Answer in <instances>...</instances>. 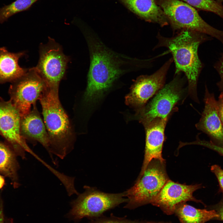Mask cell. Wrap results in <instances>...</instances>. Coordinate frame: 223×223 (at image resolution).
Masks as SVG:
<instances>
[{"instance_id": "1", "label": "cell", "mask_w": 223, "mask_h": 223, "mask_svg": "<svg viewBox=\"0 0 223 223\" xmlns=\"http://www.w3.org/2000/svg\"><path fill=\"white\" fill-rule=\"evenodd\" d=\"M178 32L171 37H164L158 33V42L154 49L160 47L168 49L175 64V74L184 73L188 81V93L195 101L199 102L197 84L203 64L199 58L198 49L201 44L211 40V37L188 29Z\"/></svg>"}, {"instance_id": "2", "label": "cell", "mask_w": 223, "mask_h": 223, "mask_svg": "<svg viewBox=\"0 0 223 223\" xmlns=\"http://www.w3.org/2000/svg\"><path fill=\"white\" fill-rule=\"evenodd\" d=\"M88 42L91 62L84 97L90 104L99 101L124 71L121 61L102 43L89 38Z\"/></svg>"}, {"instance_id": "3", "label": "cell", "mask_w": 223, "mask_h": 223, "mask_svg": "<svg viewBox=\"0 0 223 223\" xmlns=\"http://www.w3.org/2000/svg\"><path fill=\"white\" fill-rule=\"evenodd\" d=\"M50 141V153L63 158L71 150L72 133L58 96V89L47 87L39 98Z\"/></svg>"}, {"instance_id": "4", "label": "cell", "mask_w": 223, "mask_h": 223, "mask_svg": "<svg viewBox=\"0 0 223 223\" xmlns=\"http://www.w3.org/2000/svg\"><path fill=\"white\" fill-rule=\"evenodd\" d=\"M180 73L175 74L171 81L164 85L143 107L136 110L135 119L143 125L155 119L169 118L177 109L175 107L183 101L188 92L187 87H184V78L181 77Z\"/></svg>"}, {"instance_id": "5", "label": "cell", "mask_w": 223, "mask_h": 223, "mask_svg": "<svg viewBox=\"0 0 223 223\" xmlns=\"http://www.w3.org/2000/svg\"><path fill=\"white\" fill-rule=\"evenodd\" d=\"M155 1L174 31L188 29L200 32L216 38L223 45V31L205 22L193 7L179 0Z\"/></svg>"}, {"instance_id": "6", "label": "cell", "mask_w": 223, "mask_h": 223, "mask_svg": "<svg viewBox=\"0 0 223 223\" xmlns=\"http://www.w3.org/2000/svg\"><path fill=\"white\" fill-rule=\"evenodd\" d=\"M168 180L165 161L152 160L141 178L125 192L128 201L124 208L133 209L151 203Z\"/></svg>"}, {"instance_id": "7", "label": "cell", "mask_w": 223, "mask_h": 223, "mask_svg": "<svg viewBox=\"0 0 223 223\" xmlns=\"http://www.w3.org/2000/svg\"><path fill=\"white\" fill-rule=\"evenodd\" d=\"M85 188L83 193L71 202V208L67 214L76 221L84 217L91 220L98 218L107 211L128 201L125 192L111 194L87 186Z\"/></svg>"}, {"instance_id": "8", "label": "cell", "mask_w": 223, "mask_h": 223, "mask_svg": "<svg viewBox=\"0 0 223 223\" xmlns=\"http://www.w3.org/2000/svg\"><path fill=\"white\" fill-rule=\"evenodd\" d=\"M40 57L36 71L45 83L47 87L58 89L63 77L69 60L63 53L60 46L49 38V42L41 45Z\"/></svg>"}, {"instance_id": "9", "label": "cell", "mask_w": 223, "mask_h": 223, "mask_svg": "<svg viewBox=\"0 0 223 223\" xmlns=\"http://www.w3.org/2000/svg\"><path fill=\"white\" fill-rule=\"evenodd\" d=\"M10 89L12 103L18 111L21 119L30 112L31 105L39 98L47 87L34 67L14 81Z\"/></svg>"}, {"instance_id": "10", "label": "cell", "mask_w": 223, "mask_h": 223, "mask_svg": "<svg viewBox=\"0 0 223 223\" xmlns=\"http://www.w3.org/2000/svg\"><path fill=\"white\" fill-rule=\"evenodd\" d=\"M173 61L172 58L153 74L139 77L125 97L126 104L137 110L143 107L164 86L168 71Z\"/></svg>"}, {"instance_id": "11", "label": "cell", "mask_w": 223, "mask_h": 223, "mask_svg": "<svg viewBox=\"0 0 223 223\" xmlns=\"http://www.w3.org/2000/svg\"><path fill=\"white\" fill-rule=\"evenodd\" d=\"M21 118L10 100L0 101V133L10 144L17 155L24 158L25 151L30 150L22 135Z\"/></svg>"}, {"instance_id": "12", "label": "cell", "mask_w": 223, "mask_h": 223, "mask_svg": "<svg viewBox=\"0 0 223 223\" xmlns=\"http://www.w3.org/2000/svg\"><path fill=\"white\" fill-rule=\"evenodd\" d=\"M201 184L186 185L168 180L151 202L153 205L159 207L168 215L174 213L176 207L187 201L203 202L193 195L194 191L201 188Z\"/></svg>"}, {"instance_id": "13", "label": "cell", "mask_w": 223, "mask_h": 223, "mask_svg": "<svg viewBox=\"0 0 223 223\" xmlns=\"http://www.w3.org/2000/svg\"><path fill=\"white\" fill-rule=\"evenodd\" d=\"M204 108L196 128L210 137L214 144L223 147V125L219 116L217 101L205 86Z\"/></svg>"}, {"instance_id": "14", "label": "cell", "mask_w": 223, "mask_h": 223, "mask_svg": "<svg viewBox=\"0 0 223 223\" xmlns=\"http://www.w3.org/2000/svg\"><path fill=\"white\" fill-rule=\"evenodd\" d=\"M169 118L155 119L143 125L146 133L145 154L141 170L137 180L141 178L152 160L165 161L162 152L165 139L164 130Z\"/></svg>"}, {"instance_id": "15", "label": "cell", "mask_w": 223, "mask_h": 223, "mask_svg": "<svg viewBox=\"0 0 223 223\" xmlns=\"http://www.w3.org/2000/svg\"><path fill=\"white\" fill-rule=\"evenodd\" d=\"M21 134L29 139L37 141L42 145L50 153V139L45 125L35 110L21 119Z\"/></svg>"}, {"instance_id": "16", "label": "cell", "mask_w": 223, "mask_h": 223, "mask_svg": "<svg viewBox=\"0 0 223 223\" xmlns=\"http://www.w3.org/2000/svg\"><path fill=\"white\" fill-rule=\"evenodd\" d=\"M133 12L149 22L161 27L168 24V20L155 0H121Z\"/></svg>"}, {"instance_id": "17", "label": "cell", "mask_w": 223, "mask_h": 223, "mask_svg": "<svg viewBox=\"0 0 223 223\" xmlns=\"http://www.w3.org/2000/svg\"><path fill=\"white\" fill-rule=\"evenodd\" d=\"M24 55V52L12 53L5 47L0 48V83L14 81L26 73L28 69L18 63L19 59Z\"/></svg>"}, {"instance_id": "18", "label": "cell", "mask_w": 223, "mask_h": 223, "mask_svg": "<svg viewBox=\"0 0 223 223\" xmlns=\"http://www.w3.org/2000/svg\"><path fill=\"white\" fill-rule=\"evenodd\" d=\"M174 213L181 223H205L218 217L214 210L198 209L186 203L178 205Z\"/></svg>"}, {"instance_id": "19", "label": "cell", "mask_w": 223, "mask_h": 223, "mask_svg": "<svg viewBox=\"0 0 223 223\" xmlns=\"http://www.w3.org/2000/svg\"><path fill=\"white\" fill-rule=\"evenodd\" d=\"M16 154L11 147L0 142V173L8 177L15 188L19 186Z\"/></svg>"}, {"instance_id": "20", "label": "cell", "mask_w": 223, "mask_h": 223, "mask_svg": "<svg viewBox=\"0 0 223 223\" xmlns=\"http://www.w3.org/2000/svg\"><path fill=\"white\" fill-rule=\"evenodd\" d=\"M38 0H16L0 8V23H2L14 15L29 9Z\"/></svg>"}, {"instance_id": "21", "label": "cell", "mask_w": 223, "mask_h": 223, "mask_svg": "<svg viewBox=\"0 0 223 223\" xmlns=\"http://www.w3.org/2000/svg\"><path fill=\"white\" fill-rule=\"evenodd\" d=\"M199 10L211 12L223 19V5L214 0H182Z\"/></svg>"}, {"instance_id": "22", "label": "cell", "mask_w": 223, "mask_h": 223, "mask_svg": "<svg viewBox=\"0 0 223 223\" xmlns=\"http://www.w3.org/2000/svg\"><path fill=\"white\" fill-rule=\"evenodd\" d=\"M90 223H142L137 221L129 220L125 217H118L112 214L109 217L102 216L92 220Z\"/></svg>"}, {"instance_id": "23", "label": "cell", "mask_w": 223, "mask_h": 223, "mask_svg": "<svg viewBox=\"0 0 223 223\" xmlns=\"http://www.w3.org/2000/svg\"><path fill=\"white\" fill-rule=\"evenodd\" d=\"M214 68L219 73L220 80L217 83V85L221 92H223V53L218 61L216 63Z\"/></svg>"}, {"instance_id": "24", "label": "cell", "mask_w": 223, "mask_h": 223, "mask_svg": "<svg viewBox=\"0 0 223 223\" xmlns=\"http://www.w3.org/2000/svg\"><path fill=\"white\" fill-rule=\"evenodd\" d=\"M211 170L217 179L220 191L223 192V169L218 165L215 164L211 167Z\"/></svg>"}, {"instance_id": "25", "label": "cell", "mask_w": 223, "mask_h": 223, "mask_svg": "<svg viewBox=\"0 0 223 223\" xmlns=\"http://www.w3.org/2000/svg\"><path fill=\"white\" fill-rule=\"evenodd\" d=\"M209 209L214 210L218 214V217L216 220L223 221V197L218 203L212 206Z\"/></svg>"}, {"instance_id": "26", "label": "cell", "mask_w": 223, "mask_h": 223, "mask_svg": "<svg viewBox=\"0 0 223 223\" xmlns=\"http://www.w3.org/2000/svg\"><path fill=\"white\" fill-rule=\"evenodd\" d=\"M217 103L219 116L223 125V92L220 94Z\"/></svg>"}, {"instance_id": "27", "label": "cell", "mask_w": 223, "mask_h": 223, "mask_svg": "<svg viewBox=\"0 0 223 223\" xmlns=\"http://www.w3.org/2000/svg\"><path fill=\"white\" fill-rule=\"evenodd\" d=\"M3 203L2 199H0V223H4Z\"/></svg>"}, {"instance_id": "28", "label": "cell", "mask_w": 223, "mask_h": 223, "mask_svg": "<svg viewBox=\"0 0 223 223\" xmlns=\"http://www.w3.org/2000/svg\"><path fill=\"white\" fill-rule=\"evenodd\" d=\"M5 183V180L4 177L0 174V189L3 187Z\"/></svg>"}, {"instance_id": "29", "label": "cell", "mask_w": 223, "mask_h": 223, "mask_svg": "<svg viewBox=\"0 0 223 223\" xmlns=\"http://www.w3.org/2000/svg\"><path fill=\"white\" fill-rule=\"evenodd\" d=\"M5 223H15L11 218H6L5 220Z\"/></svg>"}, {"instance_id": "30", "label": "cell", "mask_w": 223, "mask_h": 223, "mask_svg": "<svg viewBox=\"0 0 223 223\" xmlns=\"http://www.w3.org/2000/svg\"><path fill=\"white\" fill-rule=\"evenodd\" d=\"M219 2H220V3H221L222 2H223V0H214Z\"/></svg>"}, {"instance_id": "31", "label": "cell", "mask_w": 223, "mask_h": 223, "mask_svg": "<svg viewBox=\"0 0 223 223\" xmlns=\"http://www.w3.org/2000/svg\"><path fill=\"white\" fill-rule=\"evenodd\" d=\"M146 223H164V222H148Z\"/></svg>"}]
</instances>
